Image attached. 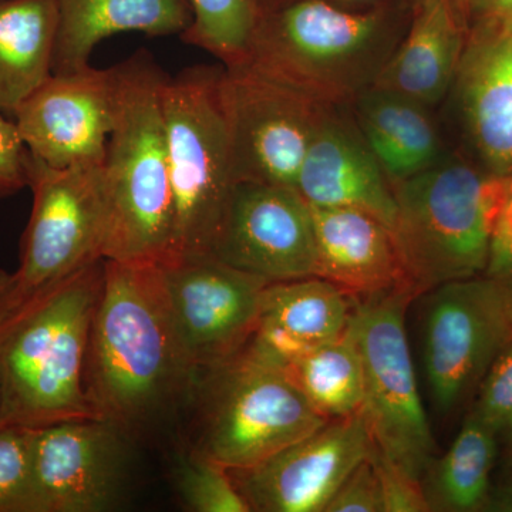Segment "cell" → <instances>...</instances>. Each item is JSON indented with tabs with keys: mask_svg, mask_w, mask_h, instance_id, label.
Returning a JSON list of instances; mask_svg holds the SVG:
<instances>
[{
	"mask_svg": "<svg viewBox=\"0 0 512 512\" xmlns=\"http://www.w3.org/2000/svg\"><path fill=\"white\" fill-rule=\"evenodd\" d=\"M198 379L175 328L163 265L104 259L83 377L96 419L136 433Z\"/></svg>",
	"mask_w": 512,
	"mask_h": 512,
	"instance_id": "cell-1",
	"label": "cell"
},
{
	"mask_svg": "<svg viewBox=\"0 0 512 512\" xmlns=\"http://www.w3.org/2000/svg\"><path fill=\"white\" fill-rule=\"evenodd\" d=\"M103 264L35 293L0 320L2 426L96 419L83 377Z\"/></svg>",
	"mask_w": 512,
	"mask_h": 512,
	"instance_id": "cell-2",
	"label": "cell"
},
{
	"mask_svg": "<svg viewBox=\"0 0 512 512\" xmlns=\"http://www.w3.org/2000/svg\"><path fill=\"white\" fill-rule=\"evenodd\" d=\"M409 23L379 5L281 0L261 10L245 64L319 103L350 106L375 86Z\"/></svg>",
	"mask_w": 512,
	"mask_h": 512,
	"instance_id": "cell-3",
	"label": "cell"
},
{
	"mask_svg": "<svg viewBox=\"0 0 512 512\" xmlns=\"http://www.w3.org/2000/svg\"><path fill=\"white\" fill-rule=\"evenodd\" d=\"M116 117L103 161L107 234L103 258L173 259L174 207L163 111L167 74L146 50L113 67Z\"/></svg>",
	"mask_w": 512,
	"mask_h": 512,
	"instance_id": "cell-4",
	"label": "cell"
},
{
	"mask_svg": "<svg viewBox=\"0 0 512 512\" xmlns=\"http://www.w3.org/2000/svg\"><path fill=\"white\" fill-rule=\"evenodd\" d=\"M508 178L446 154L393 185L392 227L407 284L417 296L484 274Z\"/></svg>",
	"mask_w": 512,
	"mask_h": 512,
	"instance_id": "cell-5",
	"label": "cell"
},
{
	"mask_svg": "<svg viewBox=\"0 0 512 512\" xmlns=\"http://www.w3.org/2000/svg\"><path fill=\"white\" fill-rule=\"evenodd\" d=\"M194 392L200 426L191 451L229 471L254 467L329 421L284 366L249 345L202 373Z\"/></svg>",
	"mask_w": 512,
	"mask_h": 512,
	"instance_id": "cell-6",
	"label": "cell"
},
{
	"mask_svg": "<svg viewBox=\"0 0 512 512\" xmlns=\"http://www.w3.org/2000/svg\"><path fill=\"white\" fill-rule=\"evenodd\" d=\"M221 73L222 66L188 67L175 77L167 76L161 93L173 188L171 262L210 255L237 183L222 106Z\"/></svg>",
	"mask_w": 512,
	"mask_h": 512,
	"instance_id": "cell-7",
	"label": "cell"
},
{
	"mask_svg": "<svg viewBox=\"0 0 512 512\" xmlns=\"http://www.w3.org/2000/svg\"><path fill=\"white\" fill-rule=\"evenodd\" d=\"M409 286L356 298L350 326L365 369V416L377 451L421 481L433 461V433L421 402L406 332Z\"/></svg>",
	"mask_w": 512,
	"mask_h": 512,
	"instance_id": "cell-8",
	"label": "cell"
},
{
	"mask_svg": "<svg viewBox=\"0 0 512 512\" xmlns=\"http://www.w3.org/2000/svg\"><path fill=\"white\" fill-rule=\"evenodd\" d=\"M33 207L15 275L22 301L103 258L107 195L103 164L49 167L30 154Z\"/></svg>",
	"mask_w": 512,
	"mask_h": 512,
	"instance_id": "cell-9",
	"label": "cell"
},
{
	"mask_svg": "<svg viewBox=\"0 0 512 512\" xmlns=\"http://www.w3.org/2000/svg\"><path fill=\"white\" fill-rule=\"evenodd\" d=\"M511 342L512 279L481 274L427 292L423 362L437 409H457Z\"/></svg>",
	"mask_w": 512,
	"mask_h": 512,
	"instance_id": "cell-10",
	"label": "cell"
},
{
	"mask_svg": "<svg viewBox=\"0 0 512 512\" xmlns=\"http://www.w3.org/2000/svg\"><path fill=\"white\" fill-rule=\"evenodd\" d=\"M221 97L237 183L296 188L316 128L330 106L245 63L222 66Z\"/></svg>",
	"mask_w": 512,
	"mask_h": 512,
	"instance_id": "cell-11",
	"label": "cell"
},
{
	"mask_svg": "<svg viewBox=\"0 0 512 512\" xmlns=\"http://www.w3.org/2000/svg\"><path fill=\"white\" fill-rule=\"evenodd\" d=\"M163 268L175 328L198 375L251 342L269 282L212 255L188 256Z\"/></svg>",
	"mask_w": 512,
	"mask_h": 512,
	"instance_id": "cell-12",
	"label": "cell"
},
{
	"mask_svg": "<svg viewBox=\"0 0 512 512\" xmlns=\"http://www.w3.org/2000/svg\"><path fill=\"white\" fill-rule=\"evenodd\" d=\"M210 255L269 284L316 276L311 207L296 188L238 181Z\"/></svg>",
	"mask_w": 512,
	"mask_h": 512,
	"instance_id": "cell-13",
	"label": "cell"
},
{
	"mask_svg": "<svg viewBox=\"0 0 512 512\" xmlns=\"http://www.w3.org/2000/svg\"><path fill=\"white\" fill-rule=\"evenodd\" d=\"M375 448L360 410L329 420L254 467L228 471L251 511L325 512L340 484Z\"/></svg>",
	"mask_w": 512,
	"mask_h": 512,
	"instance_id": "cell-14",
	"label": "cell"
},
{
	"mask_svg": "<svg viewBox=\"0 0 512 512\" xmlns=\"http://www.w3.org/2000/svg\"><path fill=\"white\" fill-rule=\"evenodd\" d=\"M116 117L114 70L90 64L53 73L13 120L29 153L49 167L103 164Z\"/></svg>",
	"mask_w": 512,
	"mask_h": 512,
	"instance_id": "cell-15",
	"label": "cell"
},
{
	"mask_svg": "<svg viewBox=\"0 0 512 512\" xmlns=\"http://www.w3.org/2000/svg\"><path fill=\"white\" fill-rule=\"evenodd\" d=\"M35 512H100L119 490L124 434L99 419L30 429Z\"/></svg>",
	"mask_w": 512,
	"mask_h": 512,
	"instance_id": "cell-16",
	"label": "cell"
},
{
	"mask_svg": "<svg viewBox=\"0 0 512 512\" xmlns=\"http://www.w3.org/2000/svg\"><path fill=\"white\" fill-rule=\"evenodd\" d=\"M454 92L481 167L512 175V23L474 22Z\"/></svg>",
	"mask_w": 512,
	"mask_h": 512,
	"instance_id": "cell-17",
	"label": "cell"
},
{
	"mask_svg": "<svg viewBox=\"0 0 512 512\" xmlns=\"http://www.w3.org/2000/svg\"><path fill=\"white\" fill-rule=\"evenodd\" d=\"M349 106H330L316 128L296 190L312 207L355 208L390 229L396 214L393 185L360 133Z\"/></svg>",
	"mask_w": 512,
	"mask_h": 512,
	"instance_id": "cell-18",
	"label": "cell"
},
{
	"mask_svg": "<svg viewBox=\"0 0 512 512\" xmlns=\"http://www.w3.org/2000/svg\"><path fill=\"white\" fill-rule=\"evenodd\" d=\"M356 296L320 276L274 282L265 288L252 349L281 366L342 335Z\"/></svg>",
	"mask_w": 512,
	"mask_h": 512,
	"instance_id": "cell-19",
	"label": "cell"
},
{
	"mask_svg": "<svg viewBox=\"0 0 512 512\" xmlns=\"http://www.w3.org/2000/svg\"><path fill=\"white\" fill-rule=\"evenodd\" d=\"M467 16L451 0H417L409 28L375 87L433 109L453 87L466 47Z\"/></svg>",
	"mask_w": 512,
	"mask_h": 512,
	"instance_id": "cell-20",
	"label": "cell"
},
{
	"mask_svg": "<svg viewBox=\"0 0 512 512\" xmlns=\"http://www.w3.org/2000/svg\"><path fill=\"white\" fill-rule=\"evenodd\" d=\"M309 207L318 258L316 276L356 298L409 286L392 229L383 221L355 208Z\"/></svg>",
	"mask_w": 512,
	"mask_h": 512,
	"instance_id": "cell-21",
	"label": "cell"
},
{
	"mask_svg": "<svg viewBox=\"0 0 512 512\" xmlns=\"http://www.w3.org/2000/svg\"><path fill=\"white\" fill-rule=\"evenodd\" d=\"M57 32L53 73L90 66L103 40L124 32L181 37L192 23L190 0H55Z\"/></svg>",
	"mask_w": 512,
	"mask_h": 512,
	"instance_id": "cell-22",
	"label": "cell"
},
{
	"mask_svg": "<svg viewBox=\"0 0 512 512\" xmlns=\"http://www.w3.org/2000/svg\"><path fill=\"white\" fill-rule=\"evenodd\" d=\"M349 109L392 185L423 173L446 156L431 109L417 101L373 86Z\"/></svg>",
	"mask_w": 512,
	"mask_h": 512,
	"instance_id": "cell-23",
	"label": "cell"
},
{
	"mask_svg": "<svg viewBox=\"0 0 512 512\" xmlns=\"http://www.w3.org/2000/svg\"><path fill=\"white\" fill-rule=\"evenodd\" d=\"M55 0H0V111L16 110L53 74Z\"/></svg>",
	"mask_w": 512,
	"mask_h": 512,
	"instance_id": "cell-24",
	"label": "cell"
},
{
	"mask_svg": "<svg viewBox=\"0 0 512 512\" xmlns=\"http://www.w3.org/2000/svg\"><path fill=\"white\" fill-rule=\"evenodd\" d=\"M497 434L471 413L440 460L424 471L423 490L430 511H484L491 493Z\"/></svg>",
	"mask_w": 512,
	"mask_h": 512,
	"instance_id": "cell-25",
	"label": "cell"
},
{
	"mask_svg": "<svg viewBox=\"0 0 512 512\" xmlns=\"http://www.w3.org/2000/svg\"><path fill=\"white\" fill-rule=\"evenodd\" d=\"M285 370L325 419H340L362 410L365 369L352 326L338 338L299 356Z\"/></svg>",
	"mask_w": 512,
	"mask_h": 512,
	"instance_id": "cell-26",
	"label": "cell"
},
{
	"mask_svg": "<svg viewBox=\"0 0 512 512\" xmlns=\"http://www.w3.org/2000/svg\"><path fill=\"white\" fill-rule=\"evenodd\" d=\"M192 23L181 39L221 60L222 66L247 62L261 6L259 0H190Z\"/></svg>",
	"mask_w": 512,
	"mask_h": 512,
	"instance_id": "cell-27",
	"label": "cell"
},
{
	"mask_svg": "<svg viewBox=\"0 0 512 512\" xmlns=\"http://www.w3.org/2000/svg\"><path fill=\"white\" fill-rule=\"evenodd\" d=\"M177 488L190 511L251 512L227 468L191 450L178 467Z\"/></svg>",
	"mask_w": 512,
	"mask_h": 512,
	"instance_id": "cell-28",
	"label": "cell"
},
{
	"mask_svg": "<svg viewBox=\"0 0 512 512\" xmlns=\"http://www.w3.org/2000/svg\"><path fill=\"white\" fill-rule=\"evenodd\" d=\"M0 512H35L29 427L0 426Z\"/></svg>",
	"mask_w": 512,
	"mask_h": 512,
	"instance_id": "cell-29",
	"label": "cell"
},
{
	"mask_svg": "<svg viewBox=\"0 0 512 512\" xmlns=\"http://www.w3.org/2000/svg\"><path fill=\"white\" fill-rule=\"evenodd\" d=\"M473 413L497 436H512V342L488 367Z\"/></svg>",
	"mask_w": 512,
	"mask_h": 512,
	"instance_id": "cell-30",
	"label": "cell"
},
{
	"mask_svg": "<svg viewBox=\"0 0 512 512\" xmlns=\"http://www.w3.org/2000/svg\"><path fill=\"white\" fill-rule=\"evenodd\" d=\"M325 512H383L382 488L373 454L340 484Z\"/></svg>",
	"mask_w": 512,
	"mask_h": 512,
	"instance_id": "cell-31",
	"label": "cell"
},
{
	"mask_svg": "<svg viewBox=\"0 0 512 512\" xmlns=\"http://www.w3.org/2000/svg\"><path fill=\"white\" fill-rule=\"evenodd\" d=\"M373 461L382 488L383 512H427L429 501L424 494L423 485L402 468L394 466L375 448Z\"/></svg>",
	"mask_w": 512,
	"mask_h": 512,
	"instance_id": "cell-32",
	"label": "cell"
},
{
	"mask_svg": "<svg viewBox=\"0 0 512 512\" xmlns=\"http://www.w3.org/2000/svg\"><path fill=\"white\" fill-rule=\"evenodd\" d=\"M29 158L15 120L0 111V200L29 187Z\"/></svg>",
	"mask_w": 512,
	"mask_h": 512,
	"instance_id": "cell-33",
	"label": "cell"
},
{
	"mask_svg": "<svg viewBox=\"0 0 512 512\" xmlns=\"http://www.w3.org/2000/svg\"><path fill=\"white\" fill-rule=\"evenodd\" d=\"M484 274L512 279V175L508 178L507 195L495 222Z\"/></svg>",
	"mask_w": 512,
	"mask_h": 512,
	"instance_id": "cell-34",
	"label": "cell"
},
{
	"mask_svg": "<svg viewBox=\"0 0 512 512\" xmlns=\"http://www.w3.org/2000/svg\"><path fill=\"white\" fill-rule=\"evenodd\" d=\"M467 15L474 22L512 23V0H470Z\"/></svg>",
	"mask_w": 512,
	"mask_h": 512,
	"instance_id": "cell-35",
	"label": "cell"
},
{
	"mask_svg": "<svg viewBox=\"0 0 512 512\" xmlns=\"http://www.w3.org/2000/svg\"><path fill=\"white\" fill-rule=\"evenodd\" d=\"M13 272L0 269V320L22 303Z\"/></svg>",
	"mask_w": 512,
	"mask_h": 512,
	"instance_id": "cell-36",
	"label": "cell"
},
{
	"mask_svg": "<svg viewBox=\"0 0 512 512\" xmlns=\"http://www.w3.org/2000/svg\"><path fill=\"white\" fill-rule=\"evenodd\" d=\"M484 511L512 512V477L500 488L491 491Z\"/></svg>",
	"mask_w": 512,
	"mask_h": 512,
	"instance_id": "cell-37",
	"label": "cell"
},
{
	"mask_svg": "<svg viewBox=\"0 0 512 512\" xmlns=\"http://www.w3.org/2000/svg\"><path fill=\"white\" fill-rule=\"evenodd\" d=\"M383 2V0H335L340 6H350V8H356V6L370 5V3ZM407 2L416 3L417 0H407Z\"/></svg>",
	"mask_w": 512,
	"mask_h": 512,
	"instance_id": "cell-38",
	"label": "cell"
},
{
	"mask_svg": "<svg viewBox=\"0 0 512 512\" xmlns=\"http://www.w3.org/2000/svg\"><path fill=\"white\" fill-rule=\"evenodd\" d=\"M451 2H453L454 5H456L457 8L460 9L461 12H463L464 15L467 16L468 5H470V0H451Z\"/></svg>",
	"mask_w": 512,
	"mask_h": 512,
	"instance_id": "cell-39",
	"label": "cell"
},
{
	"mask_svg": "<svg viewBox=\"0 0 512 512\" xmlns=\"http://www.w3.org/2000/svg\"><path fill=\"white\" fill-rule=\"evenodd\" d=\"M281 2V0H271V3H268V5L265 6V8H268V6L275 5V3ZM261 6V5H259ZM264 9V8H262Z\"/></svg>",
	"mask_w": 512,
	"mask_h": 512,
	"instance_id": "cell-40",
	"label": "cell"
},
{
	"mask_svg": "<svg viewBox=\"0 0 512 512\" xmlns=\"http://www.w3.org/2000/svg\"><path fill=\"white\" fill-rule=\"evenodd\" d=\"M0 413H2V397H0ZM2 426V424H0Z\"/></svg>",
	"mask_w": 512,
	"mask_h": 512,
	"instance_id": "cell-41",
	"label": "cell"
}]
</instances>
